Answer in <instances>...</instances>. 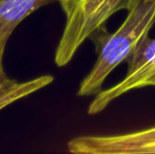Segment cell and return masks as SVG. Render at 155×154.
Wrapping results in <instances>:
<instances>
[{
	"label": "cell",
	"instance_id": "obj_1",
	"mask_svg": "<svg viewBox=\"0 0 155 154\" xmlns=\"http://www.w3.org/2000/svg\"><path fill=\"white\" fill-rule=\"evenodd\" d=\"M154 23L155 0H131L126 18L116 31L109 34L102 30L92 36L97 59L80 84L78 96H90L100 92L107 77L117 66L127 61L141 41L149 36Z\"/></svg>",
	"mask_w": 155,
	"mask_h": 154
},
{
	"label": "cell",
	"instance_id": "obj_2",
	"mask_svg": "<svg viewBox=\"0 0 155 154\" xmlns=\"http://www.w3.org/2000/svg\"><path fill=\"white\" fill-rule=\"evenodd\" d=\"M65 25L55 53V64L64 67L81 44L102 30L108 19L127 10L131 0H59Z\"/></svg>",
	"mask_w": 155,
	"mask_h": 154
},
{
	"label": "cell",
	"instance_id": "obj_3",
	"mask_svg": "<svg viewBox=\"0 0 155 154\" xmlns=\"http://www.w3.org/2000/svg\"><path fill=\"white\" fill-rule=\"evenodd\" d=\"M128 70L116 84L101 90L90 103V115L100 113L112 101L126 93L146 87H155V38L146 37L127 59Z\"/></svg>",
	"mask_w": 155,
	"mask_h": 154
},
{
	"label": "cell",
	"instance_id": "obj_4",
	"mask_svg": "<svg viewBox=\"0 0 155 154\" xmlns=\"http://www.w3.org/2000/svg\"><path fill=\"white\" fill-rule=\"evenodd\" d=\"M74 154H155V126L114 135L79 136L68 143Z\"/></svg>",
	"mask_w": 155,
	"mask_h": 154
},
{
	"label": "cell",
	"instance_id": "obj_5",
	"mask_svg": "<svg viewBox=\"0 0 155 154\" xmlns=\"http://www.w3.org/2000/svg\"><path fill=\"white\" fill-rule=\"evenodd\" d=\"M59 0H0V97L19 84L8 79L3 71V54L10 36L17 25L41 6Z\"/></svg>",
	"mask_w": 155,
	"mask_h": 154
}]
</instances>
